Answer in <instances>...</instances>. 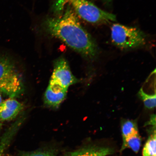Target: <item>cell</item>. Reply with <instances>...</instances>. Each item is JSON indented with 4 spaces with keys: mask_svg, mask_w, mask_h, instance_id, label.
I'll use <instances>...</instances> for the list:
<instances>
[{
    "mask_svg": "<svg viewBox=\"0 0 156 156\" xmlns=\"http://www.w3.org/2000/svg\"><path fill=\"white\" fill-rule=\"evenodd\" d=\"M44 26L49 34L59 39L84 57L93 59L98 54L96 42L82 26L70 5H68L59 15L47 18Z\"/></svg>",
    "mask_w": 156,
    "mask_h": 156,
    "instance_id": "6da1fadb",
    "label": "cell"
},
{
    "mask_svg": "<svg viewBox=\"0 0 156 156\" xmlns=\"http://www.w3.org/2000/svg\"><path fill=\"white\" fill-rule=\"evenodd\" d=\"M68 5L84 20L92 24H102L116 20L115 16L103 10L89 0H56L53 6L55 13L61 14Z\"/></svg>",
    "mask_w": 156,
    "mask_h": 156,
    "instance_id": "7a4b0ae2",
    "label": "cell"
},
{
    "mask_svg": "<svg viewBox=\"0 0 156 156\" xmlns=\"http://www.w3.org/2000/svg\"><path fill=\"white\" fill-rule=\"evenodd\" d=\"M24 91L22 78L14 62L7 56L0 55V92L15 98Z\"/></svg>",
    "mask_w": 156,
    "mask_h": 156,
    "instance_id": "3957f363",
    "label": "cell"
},
{
    "mask_svg": "<svg viewBox=\"0 0 156 156\" xmlns=\"http://www.w3.org/2000/svg\"><path fill=\"white\" fill-rule=\"evenodd\" d=\"M113 44L122 49H131L140 47L146 44L145 34L134 27L115 24L111 28Z\"/></svg>",
    "mask_w": 156,
    "mask_h": 156,
    "instance_id": "277c9868",
    "label": "cell"
},
{
    "mask_svg": "<svg viewBox=\"0 0 156 156\" xmlns=\"http://www.w3.org/2000/svg\"><path fill=\"white\" fill-rule=\"evenodd\" d=\"M50 81L68 89L70 86L79 82V80L72 73L67 60L63 57L58 58L55 61Z\"/></svg>",
    "mask_w": 156,
    "mask_h": 156,
    "instance_id": "5b68a950",
    "label": "cell"
},
{
    "mask_svg": "<svg viewBox=\"0 0 156 156\" xmlns=\"http://www.w3.org/2000/svg\"><path fill=\"white\" fill-rule=\"evenodd\" d=\"M68 89L57 83L50 80L49 83L45 92L44 101L48 106L57 108L65 100Z\"/></svg>",
    "mask_w": 156,
    "mask_h": 156,
    "instance_id": "8992f818",
    "label": "cell"
},
{
    "mask_svg": "<svg viewBox=\"0 0 156 156\" xmlns=\"http://www.w3.org/2000/svg\"><path fill=\"white\" fill-rule=\"evenodd\" d=\"M23 104L14 98L3 101L0 104V121L11 120L16 118L23 110Z\"/></svg>",
    "mask_w": 156,
    "mask_h": 156,
    "instance_id": "52a82bcc",
    "label": "cell"
},
{
    "mask_svg": "<svg viewBox=\"0 0 156 156\" xmlns=\"http://www.w3.org/2000/svg\"><path fill=\"white\" fill-rule=\"evenodd\" d=\"M123 140L138 134L137 125L136 120H124L122 124Z\"/></svg>",
    "mask_w": 156,
    "mask_h": 156,
    "instance_id": "ba28073f",
    "label": "cell"
},
{
    "mask_svg": "<svg viewBox=\"0 0 156 156\" xmlns=\"http://www.w3.org/2000/svg\"><path fill=\"white\" fill-rule=\"evenodd\" d=\"M20 126L18 122H15L2 136L0 141V156H3L4 152L8 145L11 139Z\"/></svg>",
    "mask_w": 156,
    "mask_h": 156,
    "instance_id": "9c48e42d",
    "label": "cell"
},
{
    "mask_svg": "<svg viewBox=\"0 0 156 156\" xmlns=\"http://www.w3.org/2000/svg\"><path fill=\"white\" fill-rule=\"evenodd\" d=\"M122 150L130 148L135 153L139 151L141 145V139L139 134H137L123 140Z\"/></svg>",
    "mask_w": 156,
    "mask_h": 156,
    "instance_id": "30bf717a",
    "label": "cell"
},
{
    "mask_svg": "<svg viewBox=\"0 0 156 156\" xmlns=\"http://www.w3.org/2000/svg\"><path fill=\"white\" fill-rule=\"evenodd\" d=\"M156 130L149 136L144 146L142 155L143 156H156Z\"/></svg>",
    "mask_w": 156,
    "mask_h": 156,
    "instance_id": "8fae6325",
    "label": "cell"
},
{
    "mask_svg": "<svg viewBox=\"0 0 156 156\" xmlns=\"http://www.w3.org/2000/svg\"><path fill=\"white\" fill-rule=\"evenodd\" d=\"M138 95L146 108L149 109L155 108L156 106V94H149L144 92L141 88L138 92Z\"/></svg>",
    "mask_w": 156,
    "mask_h": 156,
    "instance_id": "7c38bea8",
    "label": "cell"
},
{
    "mask_svg": "<svg viewBox=\"0 0 156 156\" xmlns=\"http://www.w3.org/2000/svg\"><path fill=\"white\" fill-rule=\"evenodd\" d=\"M95 150H87L75 152L69 156H92Z\"/></svg>",
    "mask_w": 156,
    "mask_h": 156,
    "instance_id": "4fadbf2b",
    "label": "cell"
},
{
    "mask_svg": "<svg viewBox=\"0 0 156 156\" xmlns=\"http://www.w3.org/2000/svg\"><path fill=\"white\" fill-rule=\"evenodd\" d=\"M22 156H54V155L50 152L40 151L27 154Z\"/></svg>",
    "mask_w": 156,
    "mask_h": 156,
    "instance_id": "5bb4252c",
    "label": "cell"
},
{
    "mask_svg": "<svg viewBox=\"0 0 156 156\" xmlns=\"http://www.w3.org/2000/svg\"><path fill=\"white\" fill-rule=\"evenodd\" d=\"M110 153V151L107 149L95 150L92 156H106Z\"/></svg>",
    "mask_w": 156,
    "mask_h": 156,
    "instance_id": "9a60e30c",
    "label": "cell"
},
{
    "mask_svg": "<svg viewBox=\"0 0 156 156\" xmlns=\"http://www.w3.org/2000/svg\"><path fill=\"white\" fill-rule=\"evenodd\" d=\"M147 125H151L153 126H156V119L155 115H152L149 121L147 123Z\"/></svg>",
    "mask_w": 156,
    "mask_h": 156,
    "instance_id": "2e32d148",
    "label": "cell"
},
{
    "mask_svg": "<svg viewBox=\"0 0 156 156\" xmlns=\"http://www.w3.org/2000/svg\"><path fill=\"white\" fill-rule=\"evenodd\" d=\"M102 1L107 4H109L112 2V0H102Z\"/></svg>",
    "mask_w": 156,
    "mask_h": 156,
    "instance_id": "e0dca14e",
    "label": "cell"
},
{
    "mask_svg": "<svg viewBox=\"0 0 156 156\" xmlns=\"http://www.w3.org/2000/svg\"><path fill=\"white\" fill-rule=\"evenodd\" d=\"M2 97L1 93L0 92V104L3 102Z\"/></svg>",
    "mask_w": 156,
    "mask_h": 156,
    "instance_id": "ac0fdd59",
    "label": "cell"
},
{
    "mask_svg": "<svg viewBox=\"0 0 156 156\" xmlns=\"http://www.w3.org/2000/svg\"><path fill=\"white\" fill-rule=\"evenodd\" d=\"M2 126V124L1 123V122H0V127H1Z\"/></svg>",
    "mask_w": 156,
    "mask_h": 156,
    "instance_id": "d6986e66",
    "label": "cell"
}]
</instances>
